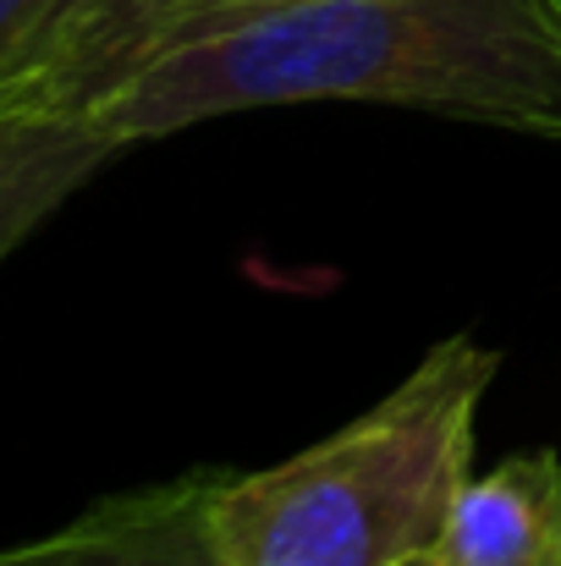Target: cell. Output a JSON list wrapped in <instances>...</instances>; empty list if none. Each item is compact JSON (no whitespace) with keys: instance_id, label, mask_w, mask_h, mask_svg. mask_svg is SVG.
Segmentation results:
<instances>
[{"instance_id":"6da1fadb","label":"cell","mask_w":561,"mask_h":566,"mask_svg":"<svg viewBox=\"0 0 561 566\" xmlns=\"http://www.w3.org/2000/svg\"><path fill=\"white\" fill-rule=\"evenodd\" d=\"M50 77L122 144L309 99L561 138V0H303L183 17L105 50L61 39Z\"/></svg>"},{"instance_id":"7a4b0ae2","label":"cell","mask_w":561,"mask_h":566,"mask_svg":"<svg viewBox=\"0 0 561 566\" xmlns=\"http://www.w3.org/2000/svg\"><path fill=\"white\" fill-rule=\"evenodd\" d=\"M496 364L451 336L347 429L226 479L215 523L231 566H396L435 551L474 479V418Z\"/></svg>"},{"instance_id":"ba28073f","label":"cell","mask_w":561,"mask_h":566,"mask_svg":"<svg viewBox=\"0 0 561 566\" xmlns=\"http://www.w3.org/2000/svg\"><path fill=\"white\" fill-rule=\"evenodd\" d=\"M396 566H440V556L435 551H418V556H407V562H396Z\"/></svg>"},{"instance_id":"52a82bcc","label":"cell","mask_w":561,"mask_h":566,"mask_svg":"<svg viewBox=\"0 0 561 566\" xmlns=\"http://www.w3.org/2000/svg\"><path fill=\"white\" fill-rule=\"evenodd\" d=\"M83 0H0V99L28 83Z\"/></svg>"},{"instance_id":"277c9868","label":"cell","mask_w":561,"mask_h":566,"mask_svg":"<svg viewBox=\"0 0 561 566\" xmlns=\"http://www.w3.org/2000/svg\"><path fill=\"white\" fill-rule=\"evenodd\" d=\"M127 144L50 94L44 66L0 99V264Z\"/></svg>"},{"instance_id":"8992f818","label":"cell","mask_w":561,"mask_h":566,"mask_svg":"<svg viewBox=\"0 0 561 566\" xmlns=\"http://www.w3.org/2000/svg\"><path fill=\"white\" fill-rule=\"evenodd\" d=\"M270 6H303V0H83L66 22L72 50H105L144 28L183 22V17H231V11H270Z\"/></svg>"},{"instance_id":"3957f363","label":"cell","mask_w":561,"mask_h":566,"mask_svg":"<svg viewBox=\"0 0 561 566\" xmlns=\"http://www.w3.org/2000/svg\"><path fill=\"white\" fill-rule=\"evenodd\" d=\"M226 473H187L133 495H111L66 528L0 551V566H231L215 501Z\"/></svg>"},{"instance_id":"5b68a950","label":"cell","mask_w":561,"mask_h":566,"mask_svg":"<svg viewBox=\"0 0 561 566\" xmlns=\"http://www.w3.org/2000/svg\"><path fill=\"white\" fill-rule=\"evenodd\" d=\"M440 566H561V457L534 451L474 473L435 545Z\"/></svg>"}]
</instances>
